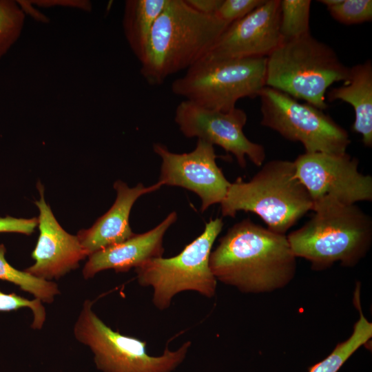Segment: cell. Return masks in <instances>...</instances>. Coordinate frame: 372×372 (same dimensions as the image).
I'll use <instances>...</instances> for the list:
<instances>
[{
    "mask_svg": "<svg viewBox=\"0 0 372 372\" xmlns=\"http://www.w3.org/2000/svg\"><path fill=\"white\" fill-rule=\"evenodd\" d=\"M209 265L217 280L247 293L286 287L296 272V257L286 234L247 218L230 227L211 251Z\"/></svg>",
    "mask_w": 372,
    "mask_h": 372,
    "instance_id": "6da1fadb",
    "label": "cell"
},
{
    "mask_svg": "<svg viewBox=\"0 0 372 372\" xmlns=\"http://www.w3.org/2000/svg\"><path fill=\"white\" fill-rule=\"evenodd\" d=\"M229 25L195 10L185 0H167L152 28L141 75L151 85H161L201 60Z\"/></svg>",
    "mask_w": 372,
    "mask_h": 372,
    "instance_id": "7a4b0ae2",
    "label": "cell"
},
{
    "mask_svg": "<svg viewBox=\"0 0 372 372\" xmlns=\"http://www.w3.org/2000/svg\"><path fill=\"white\" fill-rule=\"evenodd\" d=\"M312 217L287 236L296 258L320 271L340 262L355 266L372 243V220L356 205L324 200L313 205Z\"/></svg>",
    "mask_w": 372,
    "mask_h": 372,
    "instance_id": "3957f363",
    "label": "cell"
},
{
    "mask_svg": "<svg viewBox=\"0 0 372 372\" xmlns=\"http://www.w3.org/2000/svg\"><path fill=\"white\" fill-rule=\"evenodd\" d=\"M220 204L223 216L251 212L269 229L282 234L313 209L310 195L296 175L293 161L279 159L263 163L247 182L238 178L231 183Z\"/></svg>",
    "mask_w": 372,
    "mask_h": 372,
    "instance_id": "277c9868",
    "label": "cell"
},
{
    "mask_svg": "<svg viewBox=\"0 0 372 372\" xmlns=\"http://www.w3.org/2000/svg\"><path fill=\"white\" fill-rule=\"evenodd\" d=\"M349 68L326 43L306 36L283 41L267 57L265 85L324 110L326 94L334 83L344 82Z\"/></svg>",
    "mask_w": 372,
    "mask_h": 372,
    "instance_id": "5b68a950",
    "label": "cell"
},
{
    "mask_svg": "<svg viewBox=\"0 0 372 372\" xmlns=\"http://www.w3.org/2000/svg\"><path fill=\"white\" fill-rule=\"evenodd\" d=\"M267 57L203 58L172 83L174 94L207 109L229 112L266 86Z\"/></svg>",
    "mask_w": 372,
    "mask_h": 372,
    "instance_id": "8992f818",
    "label": "cell"
},
{
    "mask_svg": "<svg viewBox=\"0 0 372 372\" xmlns=\"http://www.w3.org/2000/svg\"><path fill=\"white\" fill-rule=\"evenodd\" d=\"M223 225L221 218L210 219L203 232L177 256L152 258L135 268L138 284L153 289L152 302L157 309H167L174 296L185 291H194L209 298L214 296L217 280L209 260Z\"/></svg>",
    "mask_w": 372,
    "mask_h": 372,
    "instance_id": "52a82bcc",
    "label": "cell"
},
{
    "mask_svg": "<svg viewBox=\"0 0 372 372\" xmlns=\"http://www.w3.org/2000/svg\"><path fill=\"white\" fill-rule=\"evenodd\" d=\"M93 302L85 300L74 324L76 340L93 353L101 372H172L185 359L192 342L177 350L166 347L159 356L149 355L146 341L121 334L107 326L94 311Z\"/></svg>",
    "mask_w": 372,
    "mask_h": 372,
    "instance_id": "ba28073f",
    "label": "cell"
},
{
    "mask_svg": "<svg viewBox=\"0 0 372 372\" xmlns=\"http://www.w3.org/2000/svg\"><path fill=\"white\" fill-rule=\"evenodd\" d=\"M260 124L287 140L300 142L305 152L342 154L351 143L348 132L329 115L307 103L265 86L260 92Z\"/></svg>",
    "mask_w": 372,
    "mask_h": 372,
    "instance_id": "9c48e42d",
    "label": "cell"
},
{
    "mask_svg": "<svg viewBox=\"0 0 372 372\" xmlns=\"http://www.w3.org/2000/svg\"><path fill=\"white\" fill-rule=\"evenodd\" d=\"M296 175L314 203L331 200L345 205L372 201V177L358 170L359 161L347 152L300 154Z\"/></svg>",
    "mask_w": 372,
    "mask_h": 372,
    "instance_id": "30bf717a",
    "label": "cell"
},
{
    "mask_svg": "<svg viewBox=\"0 0 372 372\" xmlns=\"http://www.w3.org/2000/svg\"><path fill=\"white\" fill-rule=\"evenodd\" d=\"M174 121L185 136L221 147L235 156L242 168L246 167L247 157L256 166L264 163V146L250 141L243 132L247 116L242 109L222 112L185 100L176 107Z\"/></svg>",
    "mask_w": 372,
    "mask_h": 372,
    "instance_id": "8fae6325",
    "label": "cell"
},
{
    "mask_svg": "<svg viewBox=\"0 0 372 372\" xmlns=\"http://www.w3.org/2000/svg\"><path fill=\"white\" fill-rule=\"evenodd\" d=\"M153 149L162 160L158 180L162 186L194 192L201 200L202 212L224 199L231 183L217 165L213 145L198 139L194 149L187 153H173L159 143L153 145Z\"/></svg>",
    "mask_w": 372,
    "mask_h": 372,
    "instance_id": "7c38bea8",
    "label": "cell"
},
{
    "mask_svg": "<svg viewBox=\"0 0 372 372\" xmlns=\"http://www.w3.org/2000/svg\"><path fill=\"white\" fill-rule=\"evenodd\" d=\"M280 1L265 0L249 14L229 24L203 58L267 57L282 42Z\"/></svg>",
    "mask_w": 372,
    "mask_h": 372,
    "instance_id": "4fadbf2b",
    "label": "cell"
},
{
    "mask_svg": "<svg viewBox=\"0 0 372 372\" xmlns=\"http://www.w3.org/2000/svg\"><path fill=\"white\" fill-rule=\"evenodd\" d=\"M37 189L40 198L34 203L39 210V235L31 255L34 262L25 271L52 281L76 269L87 256L77 236L68 233L56 220L45 200L44 187L40 182Z\"/></svg>",
    "mask_w": 372,
    "mask_h": 372,
    "instance_id": "5bb4252c",
    "label": "cell"
},
{
    "mask_svg": "<svg viewBox=\"0 0 372 372\" xmlns=\"http://www.w3.org/2000/svg\"><path fill=\"white\" fill-rule=\"evenodd\" d=\"M177 213L172 211L157 226L140 234H134L118 244L99 250L88 256L83 269L85 279L93 278L100 271L113 269L125 272L145 262L161 258L164 253L163 237L176 221Z\"/></svg>",
    "mask_w": 372,
    "mask_h": 372,
    "instance_id": "9a60e30c",
    "label": "cell"
},
{
    "mask_svg": "<svg viewBox=\"0 0 372 372\" xmlns=\"http://www.w3.org/2000/svg\"><path fill=\"white\" fill-rule=\"evenodd\" d=\"M161 187L157 182L148 187L140 183L130 187L122 180H116L114 184L116 198L112 206L90 228L81 229L76 235L87 257L134 236L135 234L132 231L129 221L133 205L143 195L155 192Z\"/></svg>",
    "mask_w": 372,
    "mask_h": 372,
    "instance_id": "2e32d148",
    "label": "cell"
},
{
    "mask_svg": "<svg viewBox=\"0 0 372 372\" xmlns=\"http://www.w3.org/2000/svg\"><path fill=\"white\" fill-rule=\"evenodd\" d=\"M329 102L340 100L354 109L352 130L362 136L365 147H372V63L371 60L349 68L348 79L327 92Z\"/></svg>",
    "mask_w": 372,
    "mask_h": 372,
    "instance_id": "e0dca14e",
    "label": "cell"
},
{
    "mask_svg": "<svg viewBox=\"0 0 372 372\" xmlns=\"http://www.w3.org/2000/svg\"><path fill=\"white\" fill-rule=\"evenodd\" d=\"M167 0H128L125 3L123 27L127 41L141 62L153 25Z\"/></svg>",
    "mask_w": 372,
    "mask_h": 372,
    "instance_id": "ac0fdd59",
    "label": "cell"
},
{
    "mask_svg": "<svg viewBox=\"0 0 372 372\" xmlns=\"http://www.w3.org/2000/svg\"><path fill=\"white\" fill-rule=\"evenodd\" d=\"M355 302L360 311L359 320L353 327L351 336L337 344L323 360L309 368V372H338L344 363L372 337V323L364 316L360 302V287H357Z\"/></svg>",
    "mask_w": 372,
    "mask_h": 372,
    "instance_id": "d6986e66",
    "label": "cell"
},
{
    "mask_svg": "<svg viewBox=\"0 0 372 372\" xmlns=\"http://www.w3.org/2000/svg\"><path fill=\"white\" fill-rule=\"evenodd\" d=\"M6 251L4 245L0 244V280L15 285L43 303H52L55 296L60 293L58 285L14 268L6 260Z\"/></svg>",
    "mask_w": 372,
    "mask_h": 372,
    "instance_id": "ffe728a7",
    "label": "cell"
},
{
    "mask_svg": "<svg viewBox=\"0 0 372 372\" xmlns=\"http://www.w3.org/2000/svg\"><path fill=\"white\" fill-rule=\"evenodd\" d=\"M310 0L280 1V31L283 41L310 34Z\"/></svg>",
    "mask_w": 372,
    "mask_h": 372,
    "instance_id": "44dd1931",
    "label": "cell"
},
{
    "mask_svg": "<svg viewBox=\"0 0 372 372\" xmlns=\"http://www.w3.org/2000/svg\"><path fill=\"white\" fill-rule=\"evenodd\" d=\"M25 22V12L17 1L0 0V59L19 38Z\"/></svg>",
    "mask_w": 372,
    "mask_h": 372,
    "instance_id": "7402d4cb",
    "label": "cell"
},
{
    "mask_svg": "<svg viewBox=\"0 0 372 372\" xmlns=\"http://www.w3.org/2000/svg\"><path fill=\"white\" fill-rule=\"evenodd\" d=\"M331 17L345 25H353L372 19L371 0H339L327 8Z\"/></svg>",
    "mask_w": 372,
    "mask_h": 372,
    "instance_id": "603a6c76",
    "label": "cell"
},
{
    "mask_svg": "<svg viewBox=\"0 0 372 372\" xmlns=\"http://www.w3.org/2000/svg\"><path fill=\"white\" fill-rule=\"evenodd\" d=\"M23 308L31 309L33 313L31 327L34 330L41 329L46 319V312L40 300H30L14 293H6L0 290V311H15Z\"/></svg>",
    "mask_w": 372,
    "mask_h": 372,
    "instance_id": "cb8c5ba5",
    "label": "cell"
},
{
    "mask_svg": "<svg viewBox=\"0 0 372 372\" xmlns=\"http://www.w3.org/2000/svg\"><path fill=\"white\" fill-rule=\"evenodd\" d=\"M265 0H223L215 15L223 21L231 24L238 21L259 6Z\"/></svg>",
    "mask_w": 372,
    "mask_h": 372,
    "instance_id": "d4e9b609",
    "label": "cell"
},
{
    "mask_svg": "<svg viewBox=\"0 0 372 372\" xmlns=\"http://www.w3.org/2000/svg\"><path fill=\"white\" fill-rule=\"evenodd\" d=\"M38 224V218H22L7 216L0 218V233L11 232L31 235Z\"/></svg>",
    "mask_w": 372,
    "mask_h": 372,
    "instance_id": "484cf974",
    "label": "cell"
},
{
    "mask_svg": "<svg viewBox=\"0 0 372 372\" xmlns=\"http://www.w3.org/2000/svg\"><path fill=\"white\" fill-rule=\"evenodd\" d=\"M223 0H185L195 10L205 14H215Z\"/></svg>",
    "mask_w": 372,
    "mask_h": 372,
    "instance_id": "4316f807",
    "label": "cell"
}]
</instances>
